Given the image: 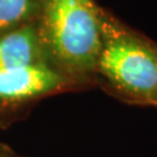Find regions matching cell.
I'll return each mask as SVG.
<instances>
[{
  "label": "cell",
  "mask_w": 157,
  "mask_h": 157,
  "mask_svg": "<svg viewBox=\"0 0 157 157\" xmlns=\"http://www.w3.org/2000/svg\"><path fill=\"white\" fill-rule=\"evenodd\" d=\"M40 41L58 69L83 75L98 67L102 20L92 0H40Z\"/></svg>",
  "instance_id": "cell-1"
},
{
  "label": "cell",
  "mask_w": 157,
  "mask_h": 157,
  "mask_svg": "<svg viewBox=\"0 0 157 157\" xmlns=\"http://www.w3.org/2000/svg\"><path fill=\"white\" fill-rule=\"evenodd\" d=\"M98 69L119 90L154 102L157 98V50L130 34L102 22Z\"/></svg>",
  "instance_id": "cell-2"
},
{
  "label": "cell",
  "mask_w": 157,
  "mask_h": 157,
  "mask_svg": "<svg viewBox=\"0 0 157 157\" xmlns=\"http://www.w3.org/2000/svg\"><path fill=\"white\" fill-rule=\"evenodd\" d=\"M64 83L61 72L45 63L0 70V101L30 100L56 91Z\"/></svg>",
  "instance_id": "cell-3"
},
{
  "label": "cell",
  "mask_w": 157,
  "mask_h": 157,
  "mask_svg": "<svg viewBox=\"0 0 157 157\" xmlns=\"http://www.w3.org/2000/svg\"><path fill=\"white\" fill-rule=\"evenodd\" d=\"M43 49L37 27L22 25L0 35V70L40 64Z\"/></svg>",
  "instance_id": "cell-4"
},
{
  "label": "cell",
  "mask_w": 157,
  "mask_h": 157,
  "mask_svg": "<svg viewBox=\"0 0 157 157\" xmlns=\"http://www.w3.org/2000/svg\"><path fill=\"white\" fill-rule=\"evenodd\" d=\"M36 0H0V34L10 32L39 12Z\"/></svg>",
  "instance_id": "cell-5"
},
{
  "label": "cell",
  "mask_w": 157,
  "mask_h": 157,
  "mask_svg": "<svg viewBox=\"0 0 157 157\" xmlns=\"http://www.w3.org/2000/svg\"><path fill=\"white\" fill-rule=\"evenodd\" d=\"M0 157H17V156H15V155H14L10 149H7L6 147L0 146Z\"/></svg>",
  "instance_id": "cell-6"
},
{
  "label": "cell",
  "mask_w": 157,
  "mask_h": 157,
  "mask_svg": "<svg viewBox=\"0 0 157 157\" xmlns=\"http://www.w3.org/2000/svg\"><path fill=\"white\" fill-rule=\"evenodd\" d=\"M154 104H156V105H157V98H156V100L154 101Z\"/></svg>",
  "instance_id": "cell-7"
}]
</instances>
